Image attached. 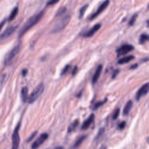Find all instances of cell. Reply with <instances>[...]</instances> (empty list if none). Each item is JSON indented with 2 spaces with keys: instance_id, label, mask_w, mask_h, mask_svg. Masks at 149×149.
Returning a JSON list of instances; mask_svg holds the SVG:
<instances>
[{
  "instance_id": "cell-11",
  "label": "cell",
  "mask_w": 149,
  "mask_h": 149,
  "mask_svg": "<svg viewBox=\"0 0 149 149\" xmlns=\"http://www.w3.org/2000/svg\"><path fill=\"white\" fill-rule=\"evenodd\" d=\"M101 28V25L100 24H96L94 25L93 27L88 31L83 36L85 37H90L91 36H93L94 34H95Z\"/></svg>"
},
{
  "instance_id": "cell-30",
  "label": "cell",
  "mask_w": 149,
  "mask_h": 149,
  "mask_svg": "<svg viewBox=\"0 0 149 149\" xmlns=\"http://www.w3.org/2000/svg\"><path fill=\"white\" fill-rule=\"evenodd\" d=\"M37 132L36 131V132H33V133L32 134V135L29 137V138L28 140V142H30V141H32V140H33V139L36 136V134H37Z\"/></svg>"
},
{
  "instance_id": "cell-19",
  "label": "cell",
  "mask_w": 149,
  "mask_h": 149,
  "mask_svg": "<svg viewBox=\"0 0 149 149\" xmlns=\"http://www.w3.org/2000/svg\"><path fill=\"white\" fill-rule=\"evenodd\" d=\"M19 9L18 7H15L14 9H13L12 11V12L11 13V15L8 18L9 21H12L13 19L15 18V17L17 16L18 15V13Z\"/></svg>"
},
{
  "instance_id": "cell-18",
  "label": "cell",
  "mask_w": 149,
  "mask_h": 149,
  "mask_svg": "<svg viewBox=\"0 0 149 149\" xmlns=\"http://www.w3.org/2000/svg\"><path fill=\"white\" fill-rule=\"evenodd\" d=\"M78 124H79V121L77 119L74 121L73 123L68 126V132L71 133L74 130H75Z\"/></svg>"
},
{
  "instance_id": "cell-8",
  "label": "cell",
  "mask_w": 149,
  "mask_h": 149,
  "mask_svg": "<svg viewBox=\"0 0 149 149\" xmlns=\"http://www.w3.org/2000/svg\"><path fill=\"white\" fill-rule=\"evenodd\" d=\"M109 4H110L109 0H105L104 2H103L100 5V7L98 8L97 10L96 11V12H94L93 14L91 16L90 20H93L94 19H95L97 17H98L102 12H103L106 9L107 7H108V6L109 5Z\"/></svg>"
},
{
  "instance_id": "cell-3",
  "label": "cell",
  "mask_w": 149,
  "mask_h": 149,
  "mask_svg": "<svg viewBox=\"0 0 149 149\" xmlns=\"http://www.w3.org/2000/svg\"><path fill=\"white\" fill-rule=\"evenodd\" d=\"M44 90V85L43 83H40L33 91L29 97H28V101L29 104L33 103L43 93Z\"/></svg>"
},
{
  "instance_id": "cell-6",
  "label": "cell",
  "mask_w": 149,
  "mask_h": 149,
  "mask_svg": "<svg viewBox=\"0 0 149 149\" xmlns=\"http://www.w3.org/2000/svg\"><path fill=\"white\" fill-rule=\"evenodd\" d=\"M48 138V134L47 133H44L42 134L32 144V149H36L41 146Z\"/></svg>"
},
{
  "instance_id": "cell-17",
  "label": "cell",
  "mask_w": 149,
  "mask_h": 149,
  "mask_svg": "<svg viewBox=\"0 0 149 149\" xmlns=\"http://www.w3.org/2000/svg\"><path fill=\"white\" fill-rule=\"evenodd\" d=\"M86 138H87L86 135H83V136L80 137V138L76 141V142L75 143L74 145L73 146V148H77V147H79L81 144L82 143V142L86 139Z\"/></svg>"
},
{
  "instance_id": "cell-4",
  "label": "cell",
  "mask_w": 149,
  "mask_h": 149,
  "mask_svg": "<svg viewBox=\"0 0 149 149\" xmlns=\"http://www.w3.org/2000/svg\"><path fill=\"white\" fill-rule=\"evenodd\" d=\"M21 43H18L16 46L13 48V49L9 53L8 56L6 57L5 60V64L6 65H9L13 61V60L15 58V57L18 55L20 50H21Z\"/></svg>"
},
{
  "instance_id": "cell-14",
  "label": "cell",
  "mask_w": 149,
  "mask_h": 149,
  "mask_svg": "<svg viewBox=\"0 0 149 149\" xmlns=\"http://www.w3.org/2000/svg\"><path fill=\"white\" fill-rule=\"evenodd\" d=\"M133 107V102L131 100H129L127 102L126 105H125L123 110L124 115H128L130 111L132 108Z\"/></svg>"
},
{
  "instance_id": "cell-20",
  "label": "cell",
  "mask_w": 149,
  "mask_h": 149,
  "mask_svg": "<svg viewBox=\"0 0 149 149\" xmlns=\"http://www.w3.org/2000/svg\"><path fill=\"white\" fill-rule=\"evenodd\" d=\"M88 7H89V5L86 4L83 7L81 8V9H80V12H79V19H82L83 17V16L85 15V13L86 11V9H87Z\"/></svg>"
},
{
  "instance_id": "cell-15",
  "label": "cell",
  "mask_w": 149,
  "mask_h": 149,
  "mask_svg": "<svg viewBox=\"0 0 149 149\" xmlns=\"http://www.w3.org/2000/svg\"><path fill=\"white\" fill-rule=\"evenodd\" d=\"M28 89L27 87H24L21 90V98L23 102H26L28 101Z\"/></svg>"
},
{
  "instance_id": "cell-35",
  "label": "cell",
  "mask_w": 149,
  "mask_h": 149,
  "mask_svg": "<svg viewBox=\"0 0 149 149\" xmlns=\"http://www.w3.org/2000/svg\"><path fill=\"white\" fill-rule=\"evenodd\" d=\"M27 72H28V71H27V70H23V71H22L23 76H25L27 74Z\"/></svg>"
},
{
  "instance_id": "cell-5",
  "label": "cell",
  "mask_w": 149,
  "mask_h": 149,
  "mask_svg": "<svg viewBox=\"0 0 149 149\" xmlns=\"http://www.w3.org/2000/svg\"><path fill=\"white\" fill-rule=\"evenodd\" d=\"M20 123L17 126L15 130L13 131V133L12 136V149H18L20 143V137L19 134V130L20 128Z\"/></svg>"
},
{
  "instance_id": "cell-36",
  "label": "cell",
  "mask_w": 149,
  "mask_h": 149,
  "mask_svg": "<svg viewBox=\"0 0 149 149\" xmlns=\"http://www.w3.org/2000/svg\"><path fill=\"white\" fill-rule=\"evenodd\" d=\"M54 149H64V148L62 147H56V148H54Z\"/></svg>"
},
{
  "instance_id": "cell-31",
  "label": "cell",
  "mask_w": 149,
  "mask_h": 149,
  "mask_svg": "<svg viewBox=\"0 0 149 149\" xmlns=\"http://www.w3.org/2000/svg\"><path fill=\"white\" fill-rule=\"evenodd\" d=\"M119 70H115V71H114L113 75H112V78H113V79H114V78L118 75V74H119Z\"/></svg>"
},
{
  "instance_id": "cell-33",
  "label": "cell",
  "mask_w": 149,
  "mask_h": 149,
  "mask_svg": "<svg viewBox=\"0 0 149 149\" xmlns=\"http://www.w3.org/2000/svg\"><path fill=\"white\" fill-rule=\"evenodd\" d=\"M77 66H75V67L74 68V69L72 72V76L75 75L76 74V72H77Z\"/></svg>"
},
{
  "instance_id": "cell-24",
  "label": "cell",
  "mask_w": 149,
  "mask_h": 149,
  "mask_svg": "<svg viewBox=\"0 0 149 149\" xmlns=\"http://www.w3.org/2000/svg\"><path fill=\"white\" fill-rule=\"evenodd\" d=\"M105 132V129L104 128H101L99 130V132L97 134V136H96V138H95V140H99L102 136L103 135L104 133Z\"/></svg>"
},
{
  "instance_id": "cell-7",
  "label": "cell",
  "mask_w": 149,
  "mask_h": 149,
  "mask_svg": "<svg viewBox=\"0 0 149 149\" xmlns=\"http://www.w3.org/2000/svg\"><path fill=\"white\" fill-rule=\"evenodd\" d=\"M134 50V47L130 44H124L119 47L117 50V52L118 54V56L125 55L128 52L132 51Z\"/></svg>"
},
{
  "instance_id": "cell-23",
  "label": "cell",
  "mask_w": 149,
  "mask_h": 149,
  "mask_svg": "<svg viewBox=\"0 0 149 149\" xmlns=\"http://www.w3.org/2000/svg\"><path fill=\"white\" fill-rule=\"evenodd\" d=\"M107 101V99H105L104 101H99V102L97 103L95 105H94V107L93 108V109L94 110H96V109H97V108H100L101 106H102L103 104H104Z\"/></svg>"
},
{
  "instance_id": "cell-22",
  "label": "cell",
  "mask_w": 149,
  "mask_h": 149,
  "mask_svg": "<svg viewBox=\"0 0 149 149\" xmlns=\"http://www.w3.org/2000/svg\"><path fill=\"white\" fill-rule=\"evenodd\" d=\"M66 11V8L65 7H61V8H60L58 10L57 13H56V17H60V16L62 15V14H64V13H65Z\"/></svg>"
},
{
  "instance_id": "cell-27",
  "label": "cell",
  "mask_w": 149,
  "mask_h": 149,
  "mask_svg": "<svg viewBox=\"0 0 149 149\" xmlns=\"http://www.w3.org/2000/svg\"><path fill=\"white\" fill-rule=\"evenodd\" d=\"M119 113H120V110L119 108H118V109L116 110V111H115L113 116V119L114 120L116 119L118 117H119Z\"/></svg>"
},
{
  "instance_id": "cell-9",
  "label": "cell",
  "mask_w": 149,
  "mask_h": 149,
  "mask_svg": "<svg viewBox=\"0 0 149 149\" xmlns=\"http://www.w3.org/2000/svg\"><path fill=\"white\" fill-rule=\"evenodd\" d=\"M149 90V86H148V83H147L143 85L140 89H139L136 93V99L137 101H139L140 98L143 96L146 95V94L148 93Z\"/></svg>"
},
{
  "instance_id": "cell-12",
  "label": "cell",
  "mask_w": 149,
  "mask_h": 149,
  "mask_svg": "<svg viewBox=\"0 0 149 149\" xmlns=\"http://www.w3.org/2000/svg\"><path fill=\"white\" fill-rule=\"evenodd\" d=\"M102 70H103V66L102 65H100L98 66L95 72V74H94V75H93V78H92V83L93 85H94L96 84L97 82V80H99L100 76V75L101 74V72H102Z\"/></svg>"
},
{
  "instance_id": "cell-1",
  "label": "cell",
  "mask_w": 149,
  "mask_h": 149,
  "mask_svg": "<svg viewBox=\"0 0 149 149\" xmlns=\"http://www.w3.org/2000/svg\"><path fill=\"white\" fill-rule=\"evenodd\" d=\"M44 14V11H42L40 12L36 13L34 15L30 17L28 21L26 22L25 25L23 26L21 30H20L19 37L21 38L23 36L26 32L29 30L33 27H34L36 25H37L43 17Z\"/></svg>"
},
{
  "instance_id": "cell-13",
  "label": "cell",
  "mask_w": 149,
  "mask_h": 149,
  "mask_svg": "<svg viewBox=\"0 0 149 149\" xmlns=\"http://www.w3.org/2000/svg\"><path fill=\"white\" fill-rule=\"evenodd\" d=\"M94 118L95 116L93 114H91L89 117L83 123V125L82 126V130H86L91 125V124L93 123V121L94 120Z\"/></svg>"
},
{
  "instance_id": "cell-10",
  "label": "cell",
  "mask_w": 149,
  "mask_h": 149,
  "mask_svg": "<svg viewBox=\"0 0 149 149\" xmlns=\"http://www.w3.org/2000/svg\"><path fill=\"white\" fill-rule=\"evenodd\" d=\"M17 28V26H11L7 28L1 35H0V41H2L9 36H11L13 33L15 32Z\"/></svg>"
},
{
  "instance_id": "cell-29",
  "label": "cell",
  "mask_w": 149,
  "mask_h": 149,
  "mask_svg": "<svg viewBox=\"0 0 149 149\" xmlns=\"http://www.w3.org/2000/svg\"><path fill=\"white\" fill-rule=\"evenodd\" d=\"M60 1V0H50L48 3H47L48 5H53L58 3Z\"/></svg>"
},
{
  "instance_id": "cell-28",
  "label": "cell",
  "mask_w": 149,
  "mask_h": 149,
  "mask_svg": "<svg viewBox=\"0 0 149 149\" xmlns=\"http://www.w3.org/2000/svg\"><path fill=\"white\" fill-rule=\"evenodd\" d=\"M126 126V123L125 121H123V122H121V123L118 125V128L119 129H123L125 128Z\"/></svg>"
},
{
  "instance_id": "cell-21",
  "label": "cell",
  "mask_w": 149,
  "mask_h": 149,
  "mask_svg": "<svg viewBox=\"0 0 149 149\" xmlns=\"http://www.w3.org/2000/svg\"><path fill=\"white\" fill-rule=\"evenodd\" d=\"M148 40V36L147 34H142L139 38V44H143Z\"/></svg>"
},
{
  "instance_id": "cell-32",
  "label": "cell",
  "mask_w": 149,
  "mask_h": 149,
  "mask_svg": "<svg viewBox=\"0 0 149 149\" xmlns=\"http://www.w3.org/2000/svg\"><path fill=\"white\" fill-rule=\"evenodd\" d=\"M5 22H6V20H4L2 22H1V23H0V32L1 31L3 28L4 26Z\"/></svg>"
},
{
  "instance_id": "cell-16",
  "label": "cell",
  "mask_w": 149,
  "mask_h": 149,
  "mask_svg": "<svg viewBox=\"0 0 149 149\" xmlns=\"http://www.w3.org/2000/svg\"><path fill=\"white\" fill-rule=\"evenodd\" d=\"M134 58V57L133 56H127L125 57H124L123 58L120 59L118 62V64H127L128 62H129L130 61H131L132 60H133Z\"/></svg>"
},
{
  "instance_id": "cell-34",
  "label": "cell",
  "mask_w": 149,
  "mask_h": 149,
  "mask_svg": "<svg viewBox=\"0 0 149 149\" xmlns=\"http://www.w3.org/2000/svg\"><path fill=\"white\" fill-rule=\"evenodd\" d=\"M138 66V64H134V65H133L132 66H131L130 67V70H134V69H136V68H137Z\"/></svg>"
},
{
  "instance_id": "cell-2",
  "label": "cell",
  "mask_w": 149,
  "mask_h": 149,
  "mask_svg": "<svg viewBox=\"0 0 149 149\" xmlns=\"http://www.w3.org/2000/svg\"><path fill=\"white\" fill-rule=\"evenodd\" d=\"M71 20V16L68 15H66L65 17H64L62 19H61L58 22H57L55 26H54L51 31V33H58L61 31H62V30H64L66 26L68 25L70 21Z\"/></svg>"
},
{
  "instance_id": "cell-26",
  "label": "cell",
  "mask_w": 149,
  "mask_h": 149,
  "mask_svg": "<svg viewBox=\"0 0 149 149\" xmlns=\"http://www.w3.org/2000/svg\"><path fill=\"white\" fill-rule=\"evenodd\" d=\"M70 66L69 65H66V66H65V68H64L63 69V70L62 71V72H61V76H63V75H64L67 72H68V71L69 70V69H70Z\"/></svg>"
},
{
  "instance_id": "cell-25",
  "label": "cell",
  "mask_w": 149,
  "mask_h": 149,
  "mask_svg": "<svg viewBox=\"0 0 149 149\" xmlns=\"http://www.w3.org/2000/svg\"><path fill=\"white\" fill-rule=\"evenodd\" d=\"M137 17H138V15H137L136 14H134V15H133L132 17L130 20L129 22V26H132V25L134 23L135 21H136V20Z\"/></svg>"
}]
</instances>
